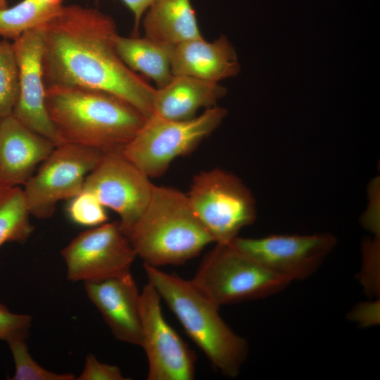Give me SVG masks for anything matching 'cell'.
Returning <instances> with one entry per match:
<instances>
[{"label": "cell", "mask_w": 380, "mask_h": 380, "mask_svg": "<svg viewBox=\"0 0 380 380\" xmlns=\"http://www.w3.org/2000/svg\"><path fill=\"white\" fill-rule=\"evenodd\" d=\"M153 186L122 151H111L104 153L87 175L82 191L93 194L105 208L115 211L122 232L127 236L147 207Z\"/></svg>", "instance_id": "30bf717a"}, {"label": "cell", "mask_w": 380, "mask_h": 380, "mask_svg": "<svg viewBox=\"0 0 380 380\" xmlns=\"http://www.w3.org/2000/svg\"><path fill=\"white\" fill-rule=\"evenodd\" d=\"M56 144L19 122L12 114L0 120V182L6 188L25 184Z\"/></svg>", "instance_id": "9a60e30c"}, {"label": "cell", "mask_w": 380, "mask_h": 380, "mask_svg": "<svg viewBox=\"0 0 380 380\" xmlns=\"http://www.w3.org/2000/svg\"><path fill=\"white\" fill-rule=\"evenodd\" d=\"M187 197L215 243H229L256 219L255 199L234 175L215 168L196 175Z\"/></svg>", "instance_id": "52a82bcc"}, {"label": "cell", "mask_w": 380, "mask_h": 380, "mask_svg": "<svg viewBox=\"0 0 380 380\" xmlns=\"http://www.w3.org/2000/svg\"><path fill=\"white\" fill-rule=\"evenodd\" d=\"M23 189L15 186L0 197V247L8 242L24 243L31 236L34 227Z\"/></svg>", "instance_id": "44dd1931"}, {"label": "cell", "mask_w": 380, "mask_h": 380, "mask_svg": "<svg viewBox=\"0 0 380 380\" xmlns=\"http://www.w3.org/2000/svg\"><path fill=\"white\" fill-rule=\"evenodd\" d=\"M148 283L158 291L186 333L212 365L227 377H236L246 360L248 346L222 319L220 307L191 280L144 263Z\"/></svg>", "instance_id": "3957f363"}, {"label": "cell", "mask_w": 380, "mask_h": 380, "mask_svg": "<svg viewBox=\"0 0 380 380\" xmlns=\"http://www.w3.org/2000/svg\"><path fill=\"white\" fill-rule=\"evenodd\" d=\"M4 1L6 2V0H3Z\"/></svg>", "instance_id": "f546056e"}, {"label": "cell", "mask_w": 380, "mask_h": 380, "mask_svg": "<svg viewBox=\"0 0 380 380\" xmlns=\"http://www.w3.org/2000/svg\"><path fill=\"white\" fill-rule=\"evenodd\" d=\"M61 255L71 281H97L130 272L137 255L119 222H106L80 233Z\"/></svg>", "instance_id": "9c48e42d"}, {"label": "cell", "mask_w": 380, "mask_h": 380, "mask_svg": "<svg viewBox=\"0 0 380 380\" xmlns=\"http://www.w3.org/2000/svg\"><path fill=\"white\" fill-rule=\"evenodd\" d=\"M226 115L224 108L216 106L184 120L152 115L122 153L149 178L160 177L173 160L189 154L213 133Z\"/></svg>", "instance_id": "5b68a950"}, {"label": "cell", "mask_w": 380, "mask_h": 380, "mask_svg": "<svg viewBox=\"0 0 380 380\" xmlns=\"http://www.w3.org/2000/svg\"><path fill=\"white\" fill-rule=\"evenodd\" d=\"M10 189V188H9ZM8 188L5 187L1 182H0V197L3 195V194L7 190Z\"/></svg>", "instance_id": "83f0119b"}, {"label": "cell", "mask_w": 380, "mask_h": 380, "mask_svg": "<svg viewBox=\"0 0 380 380\" xmlns=\"http://www.w3.org/2000/svg\"><path fill=\"white\" fill-rule=\"evenodd\" d=\"M103 154L99 149L77 144L56 145L37 173L24 184L30 215L42 220L51 218L58 201L82 191L86 177Z\"/></svg>", "instance_id": "ba28073f"}, {"label": "cell", "mask_w": 380, "mask_h": 380, "mask_svg": "<svg viewBox=\"0 0 380 380\" xmlns=\"http://www.w3.org/2000/svg\"><path fill=\"white\" fill-rule=\"evenodd\" d=\"M191 281L219 307L265 298L291 283L268 271L232 242L216 243Z\"/></svg>", "instance_id": "8992f818"}, {"label": "cell", "mask_w": 380, "mask_h": 380, "mask_svg": "<svg viewBox=\"0 0 380 380\" xmlns=\"http://www.w3.org/2000/svg\"><path fill=\"white\" fill-rule=\"evenodd\" d=\"M20 93L18 64L13 44L0 41V120L11 115Z\"/></svg>", "instance_id": "7402d4cb"}, {"label": "cell", "mask_w": 380, "mask_h": 380, "mask_svg": "<svg viewBox=\"0 0 380 380\" xmlns=\"http://www.w3.org/2000/svg\"><path fill=\"white\" fill-rule=\"evenodd\" d=\"M84 284L87 297L100 312L115 338L140 346V293L131 273Z\"/></svg>", "instance_id": "5bb4252c"}, {"label": "cell", "mask_w": 380, "mask_h": 380, "mask_svg": "<svg viewBox=\"0 0 380 380\" xmlns=\"http://www.w3.org/2000/svg\"><path fill=\"white\" fill-rule=\"evenodd\" d=\"M329 233L310 235L236 236L232 243L268 271L291 282L305 279L319 268L336 244Z\"/></svg>", "instance_id": "7c38bea8"}, {"label": "cell", "mask_w": 380, "mask_h": 380, "mask_svg": "<svg viewBox=\"0 0 380 380\" xmlns=\"http://www.w3.org/2000/svg\"><path fill=\"white\" fill-rule=\"evenodd\" d=\"M132 11L134 18V32H137L143 15L154 0H121Z\"/></svg>", "instance_id": "4316f807"}, {"label": "cell", "mask_w": 380, "mask_h": 380, "mask_svg": "<svg viewBox=\"0 0 380 380\" xmlns=\"http://www.w3.org/2000/svg\"><path fill=\"white\" fill-rule=\"evenodd\" d=\"M32 324L29 315L11 312L0 303V340L7 343L13 339H26Z\"/></svg>", "instance_id": "d4e9b609"}, {"label": "cell", "mask_w": 380, "mask_h": 380, "mask_svg": "<svg viewBox=\"0 0 380 380\" xmlns=\"http://www.w3.org/2000/svg\"><path fill=\"white\" fill-rule=\"evenodd\" d=\"M45 106L59 144L104 153L122 151L147 119L113 94L79 87H46Z\"/></svg>", "instance_id": "7a4b0ae2"}, {"label": "cell", "mask_w": 380, "mask_h": 380, "mask_svg": "<svg viewBox=\"0 0 380 380\" xmlns=\"http://www.w3.org/2000/svg\"><path fill=\"white\" fill-rule=\"evenodd\" d=\"M118 54L133 71L152 79L161 88L173 77L170 63L172 46L163 44L147 37H125L117 34L114 38Z\"/></svg>", "instance_id": "d6986e66"}, {"label": "cell", "mask_w": 380, "mask_h": 380, "mask_svg": "<svg viewBox=\"0 0 380 380\" xmlns=\"http://www.w3.org/2000/svg\"><path fill=\"white\" fill-rule=\"evenodd\" d=\"M226 91L218 82L173 75L166 85L156 89L152 115L171 120H188L201 108L215 106Z\"/></svg>", "instance_id": "e0dca14e"}, {"label": "cell", "mask_w": 380, "mask_h": 380, "mask_svg": "<svg viewBox=\"0 0 380 380\" xmlns=\"http://www.w3.org/2000/svg\"><path fill=\"white\" fill-rule=\"evenodd\" d=\"M127 236L137 256L156 267L184 264L214 242L186 194L156 185L147 207Z\"/></svg>", "instance_id": "277c9868"}, {"label": "cell", "mask_w": 380, "mask_h": 380, "mask_svg": "<svg viewBox=\"0 0 380 380\" xmlns=\"http://www.w3.org/2000/svg\"><path fill=\"white\" fill-rule=\"evenodd\" d=\"M69 218L74 223L94 227L107 222L105 207L91 193L82 191L70 199L67 208Z\"/></svg>", "instance_id": "cb8c5ba5"}, {"label": "cell", "mask_w": 380, "mask_h": 380, "mask_svg": "<svg viewBox=\"0 0 380 380\" xmlns=\"http://www.w3.org/2000/svg\"><path fill=\"white\" fill-rule=\"evenodd\" d=\"M63 0H23L0 10V36L14 40L26 31L38 27L62 7Z\"/></svg>", "instance_id": "ffe728a7"}, {"label": "cell", "mask_w": 380, "mask_h": 380, "mask_svg": "<svg viewBox=\"0 0 380 380\" xmlns=\"http://www.w3.org/2000/svg\"><path fill=\"white\" fill-rule=\"evenodd\" d=\"M170 63L173 75L215 82L234 77L240 71L235 50L224 36L212 42L202 37L172 46Z\"/></svg>", "instance_id": "2e32d148"}, {"label": "cell", "mask_w": 380, "mask_h": 380, "mask_svg": "<svg viewBox=\"0 0 380 380\" xmlns=\"http://www.w3.org/2000/svg\"><path fill=\"white\" fill-rule=\"evenodd\" d=\"M145 13L146 37L156 42L175 46L202 38L190 0H154Z\"/></svg>", "instance_id": "ac0fdd59"}, {"label": "cell", "mask_w": 380, "mask_h": 380, "mask_svg": "<svg viewBox=\"0 0 380 380\" xmlns=\"http://www.w3.org/2000/svg\"><path fill=\"white\" fill-rule=\"evenodd\" d=\"M161 298L149 283L139 298L141 343L148 364V380H192L196 361L194 352L165 319Z\"/></svg>", "instance_id": "8fae6325"}, {"label": "cell", "mask_w": 380, "mask_h": 380, "mask_svg": "<svg viewBox=\"0 0 380 380\" xmlns=\"http://www.w3.org/2000/svg\"><path fill=\"white\" fill-rule=\"evenodd\" d=\"M15 365L12 380H74L72 373H56L39 365L29 353L24 338L13 339L8 342Z\"/></svg>", "instance_id": "603a6c76"}, {"label": "cell", "mask_w": 380, "mask_h": 380, "mask_svg": "<svg viewBox=\"0 0 380 380\" xmlns=\"http://www.w3.org/2000/svg\"><path fill=\"white\" fill-rule=\"evenodd\" d=\"M6 8H7L6 2L4 1L3 0H0V10Z\"/></svg>", "instance_id": "f1b7e54d"}, {"label": "cell", "mask_w": 380, "mask_h": 380, "mask_svg": "<svg viewBox=\"0 0 380 380\" xmlns=\"http://www.w3.org/2000/svg\"><path fill=\"white\" fill-rule=\"evenodd\" d=\"M46 87H79L113 94L147 118L153 114L156 89L130 69L115 46L114 20L95 8L62 6L40 26Z\"/></svg>", "instance_id": "6da1fadb"}, {"label": "cell", "mask_w": 380, "mask_h": 380, "mask_svg": "<svg viewBox=\"0 0 380 380\" xmlns=\"http://www.w3.org/2000/svg\"><path fill=\"white\" fill-rule=\"evenodd\" d=\"M13 41L19 68L20 93L12 115L27 127L57 145L59 141L45 106L42 28L39 26L26 31Z\"/></svg>", "instance_id": "4fadbf2b"}, {"label": "cell", "mask_w": 380, "mask_h": 380, "mask_svg": "<svg viewBox=\"0 0 380 380\" xmlns=\"http://www.w3.org/2000/svg\"><path fill=\"white\" fill-rule=\"evenodd\" d=\"M77 380H127L120 368L103 363L92 354L86 356L84 368Z\"/></svg>", "instance_id": "484cf974"}]
</instances>
